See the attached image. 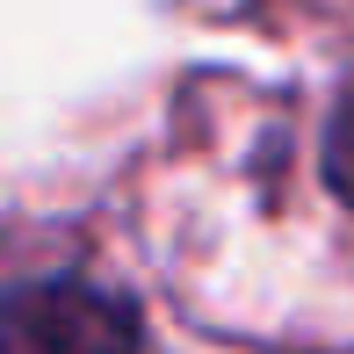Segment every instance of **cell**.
<instances>
[{"mask_svg":"<svg viewBox=\"0 0 354 354\" xmlns=\"http://www.w3.org/2000/svg\"><path fill=\"white\" fill-rule=\"evenodd\" d=\"M318 167H326V188L354 210V94L340 109H333V123H326V145H318Z\"/></svg>","mask_w":354,"mask_h":354,"instance_id":"2","label":"cell"},{"mask_svg":"<svg viewBox=\"0 0 354 354\" xmlns=\"http://www.w3.org/2000/svg\"><path fill=\"white\" fill-rule=\"evenodd\" d=\"M145 326L94 275H22L0 304V354H138Z\"/></svg>","mask_w":354,"mask_h":354,"instance_id":"1","label":"cell"}]
</instances>
